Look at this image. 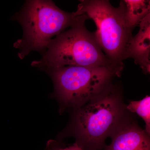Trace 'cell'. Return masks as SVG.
<instances>
[{"instance_id": "obj_7", "label": "cell", "mask_w": 150, "mask_h": 150, "mask_svg": "<svg viewBox=\"0 0 150 150\" xmlns=\"http://www.w3.org/2000/svg\"><path fill=\"white\" fill-rule=\"evenodd\" d=\"M138 33L129 43L127 58L134 59L145 74L150 72V13L140 23Z\"/></svg>"}, {"instance_id": "obj_3", "label": "cell", "mask_w": 150, "mask_h": 150, "mask_svg": "<svg viewBox=\"0 0 150 150\" xmlns=\"http://www.w3.org/2000/svg\"><path fill=\"white\" fill-rule=\"evenodd\" d=\"M76 13L93 20L97 29L93 33L105 55L112 64L117 76L124 68L129 43L133 35L126 25L122 1L115 8L106 0L81 1Z\"/></svg>"}, {"instance_id": "obj_2", "label": "cell", "mask_w": 150, "mask_h": 150, "mask_svg": "<svg viewBox=\"0 0 150 150\" xmlns=\"http://www.w3.org/2000/svg\"><path fill=\"white\" fill-rule=\"evenodd\" d=\"M76 12L62 10L51 1H28L14 17L23 29V35L13 44L23 59L33 51L44 53L50 40L75 24L79 17Z\"/></svg>"}, {"instance_id": "obj_10", "label": "cell", "mask_w": 150, "mask_h": 150, "mask_svg": "<svg viewBox=\"0 0 150 150\" xmlns=\"http://www.w3.org/2000/svg\"><path fill=\"white\" fill-rule=\"evenodd\" d=\"M46 150H84L77 143H75L72 146L63 147L59 145L56 141L50 140L47 143Z\"/></svg>"}, {"instance_id": "obj_6", "label": "cell", "mask_w": 150, "mask_h": 150, "mask_svg": "<svg viewBox=\"0 0 150 150\" xmlns=\"http://www.w3.org/2000/svg\"><path fill=\"white\" fill-rule=\"evenodd\" d=\"M149 134L135 124L121 125L104 150H150Z\"/></svg>"}, {"instance_id": "obj_9", "label": "cell", "mask_w": 150, "mask_h": 150, "mask_svg": "<svg viewBox=\"0 0 150 150\" xmlns=\"http://www.w3.org/2000/svg\"><path fill=\"white\" fill-rule=\"evenodd\" d=\"M126 109L131 112L137 113L144 120L146 124L145 131L148 134H149L150 96H147L141 100L131 101L126 106Z\"/></svg>"}, {"instance_id": "obj_1", "label": "cell", "mask_w": 150, "mask_h": 150, "mask_svg": "<svg viewBox=\"0 0 150 150\" xmlns=\"http://www.w3.org/2000/svg\"><path fill=\"white\" fill-rule=\"evenodd\" d=\"M87 19L85 15H80L69 29L50 40L42 58L33 61L31 66L47 72L71 66L108 67L113 70L112 63L103 52L93 33L86 28Z\"/></svg>"}, {"instance_id": "obj_8", "label": "cell", "mask_w": 150, "mask_h": 150, "mask_svg": "<svg viewBox=\"0 0 150 150\" xmlns=\"http://www.w3.org/2000/svg\"><path fill=\"white\" fill-rule=\"evenodd\" d=\"M122 1L127 27L131 32L150 13V2L148 0Z\"/></svg>"}, {"instance_id": "obj_5", "label": "cell", "mask_w": 150, "mask_h": 150, "mask_svg": "<svg viewBox=\"0 0 150 150\" xmlns=\"http://www.w3.org/2000/svg\"><path fill=\"white\" fill-rule=\"evenodd\" d=\"M55 95L65 107L79 108L111 86L117 76L108 67H65L51 70Z\"/></svg>"}, {"instance_id": "obj_4", "label": "cell", "mask_w": 150, "mask_h": 150, "mask_svg": "<svg viewBox=\"0 0 150 150\" xmlns=\"http://www.w3.org/2000/svg\"><path fill=\"white\" fill-rule=\"evenodd\" d=\"M111 86L78 108L74 124L76 143L84 150H101L106 138L121 126L123 106Z\"/></svg>"}]
</instances>
